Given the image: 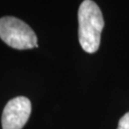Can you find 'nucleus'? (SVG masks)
<instances>
[{
	"label": "nucleus",
	"mask_w": 129,
	"mask_h": 129,
	"mask_svg": "<svg viewBox=\"0 0 129 129\" xmlns=\"http://www.w3.org/2000/svg\"><path fill=\"white\" fill-rule=\"evenodd\" d=\"M78 18L80 46L86 53H96L101 44V36L104 27L102 11L94 1L84 0L79 6Z\"/></svg>",
	"instance_id": "f257e3e1"
},
{
	"label": "nucleus",
	"mask_w": 129,
	"mask_h": 129,
	"mask_svg": "<svg viewBox=\"0 0 129 129\" xmlns=\"http://www.w3.org/2000/svg\"><path fill=\"white\" fill-rule=\"evenodd\" d=\"M0 38L12 48L27 50L37 48V37L27 23L14 16L0 18Z\"/></svg>",
	"instance_id": "f03ea898"
},
{
	"label": "nucleus",
	"mask_w": 129,
	"mask_h": 129,
	"mask_svg": "<svg viewBox=\"0 0 129 129\" xmlns=\"http://www.w3.org/2000/svg\"><path fill=\"white\" fill-rule=\"evenodd\" d=\"M32 112L30 100L25 97H16L11 100L2 113L1 123L3 129H22L27 123Z\"/></svg>",
	"instance_id": "7ed1b4c3"
},
{
	"label": "nucleus",
	"mask_w": 129,
	"mask_h": 129,
	"mask_svg": "<svg viewBox=\"0 0 129 129\" xmlns=\"http://www.w3.org/2000/svg\"><path fill=\"white\" fill-rule=\"evenodd\" d=\"M117 129H129V112L120 118Z\"/></svg>",
	"instance_id": "20e7f679"
}]
</instances>
